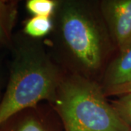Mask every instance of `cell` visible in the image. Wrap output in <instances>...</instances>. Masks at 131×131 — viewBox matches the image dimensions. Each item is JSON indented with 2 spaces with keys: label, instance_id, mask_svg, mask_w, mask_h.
<instances>
[{
  "label": "cell",
  "instance_id": "6",
  "mask_svg": "<svg viewBox=\"0 0 131 131\" xmlns=\"http://www.w3.org/2000/svg\"><path fill=\"white\" fill-rule=\"evenodd\" d=\"M131 80V45L117 53L108 64L100 84L103 89Z\"/></svg>",
  "mask_w": 131,
  "mask_h": 131
},
{
  "label": "cell",
  "instance_id": "12",
  "mask_svg": "<svg viewBox=\"0 0 131 131\" xmlns=\"http://www.w3.org/2000/svg\"><path fill=\"white\" fill-rule=\"evenodd\" d=\"M2 66L0 64V102L2 98V95L4 94V92H2L3 88H4V78H3V74H2Z\"/></svg>",
  "mask_w": 131,
  "mask_h": 131
},
{
  "label": "cell",
  "instance_id": "4",
  "mask_svg": "<svg viewBox=\"0 0 131 131\" xmlns=\"http://www.w3.org/2000/svg\"><path fill=\"white\" fill-rule=\"evenodd\" d=\"M0 131H64L50 103L42 102L15 113L0 124Z\"/></svg>",
  "mask_w": 131,
  "mask_h": 131
},
{
  "label": "cell",
  "instance_id": "7",
  "mask_svg": "<svg viewBox=\"0 0 131 131\" xmlns=\"http://www.w3.org/2000/svg\"><path fill=\"white\" fill-rule=\"evenodd\" d=\"M18 1L0 0V47L9 49L18 15Z\"/></svg>",
  "mask_w": 131,
  "mask_h": 131
},
{
  "label": "cell",
  "instance_id": "9",
  "mask_svg": "<svg viewBox=\"0 0 131 131\" xmlns=\"http://www.w3.org/2000/svg\"><path fill=\"white\" fill-rule=\"evenodd\" d=\"M57 5L58 0H27L26 8L32 16L52 18Z\"/></svg>",
  "mask_w": 131,
  "mask_h": 131
},
{
  "label": "cell",
  "instance_id": "11",
  "mask_svg": "<svg viewBox=\"0 0 131 131\" xmlns=\"http://www.w3.org/2000/svg\"><path fill=\"white\" fill-rule=\"evenodd\" d=\"M103 90V93L107 98L110 96L118 97L126 94H131V80L123 84H118Z\"/></svg>",
  "mask_w": 131,
  "mask_h": 131
},
{
  "label": "cell",
  "instance_id": "8",
  "mask_svg": "<svg viewBox=\"0 0 131 131\" xmlns=\"http://www.w3.org/2000/svg\"><path fill=\"white\" fill-rule=\"evenodd\" d=\"M52 28V18L31 16L24 22L22 32L33 39H45L50 34Z\"/></svg>",
  "mask_w": 131,
  "mask_h": 131
},
{
  "label": "cell",
  "instance_id": "2",
  "mask_svg": "<svg viewBox=\"0 0 131 131\" xmlns=\"http://www.w3.org/2000/svg\"><path fill=\"white\" fill-rule=\"evenodd\" d=\"M8 77L0 102V124L15 113L42 102L53 103L66 72L43 39L14 34Z\"/></svg>",
  "mask_w": 131,
  "mask_h": 131
},
{
  "label": "cell",
  "instance_id": "10",
  "mask_svg": "<svg viewBox=\"0 0 131 131\" xmlns=\"http://www.w3.org/2000/svg\"><path fill=\"white\" fill-rule=\"evenodd\" d=\"M110 102L118 115L131 129V94L118 96Z\"/></svg>",
  "mask_w": 131,
  "mask_h": 131
},
{
  "label": "cell",
  "instance_id": "5",
  "mask_svg": "<svg viewBox=\"0 0 131 131\" xmlns=\"http://www.w3.org/2000/svg\"><path fill=\"white\" fill-rule=\"evenodd\" d=\"M100 6L117 51L125 50L131 45V0H100Z\"/></svg>",
  "mask_w": 131,
  "mask_h": 131
},
{
  "label": "cell",
  "instance_id": "1",
  "mask_svg": "<svg viewBox=\"0 0 131 131\" xmlns=\"http://www.w3.org/2000/svg\"><path fill=\"white\" fill-rule=\"evenodd\" d=\"M53 28L44 42L66 73L100 81L117 49L108 31L100 0H58Z\"/></svg>",
  "mask_w": 131,
  "mask_h": 131
},
{
  "label": "cell",
  "instance_id": "3",
  "mask_svg": "<svg viewBox=\"0 0 131 131\" xmlns=\"http://www.w3.org/2000/svg\"><path fill=\"white\" fill-rule=\"evenodd\" d=\"M51 105L64 131H131L97 81L66 73Z\"/></svg>",
  "mask_w": 131,
  "mask_h": 131
}]
</instances>
